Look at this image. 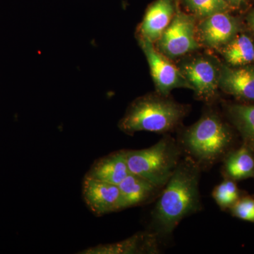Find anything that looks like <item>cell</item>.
<instances>
[{"instance_id": "6da1fadb", "label": "cell", "mask_w": 254, "mask_h": 254, "mask_svg": "<svg viewBox=\"0 0 254 254\" xmlns=\"http://www.w3.org/2000/svg\"><path fill=\"white\" fill-rule=\"evenodd\" d=\"M201 171L190 157L185 155L180 160L152 211L150 231L159 239L171 235L184 218L201 210Z\"/></svg>"}, {"instance_id": "7a4b0ae2", "label": "cell", "mask_w": 254, "mask_h": 254, "mask_svg": "<svg viewBox=\"0 0 254 254\" xmlns=\"http://www.w3.org/2000/svg\"><path fill=\"white\" fill-rule=\"evenodd\" d=\"M183 154L190 157L203 170L222 161L236 148V136L232 127L218 113L208 111L179 136Z\"/></svg>"}, {"instance_id": "3957f363", "label": "cell", "mask_w": 254, "mask_h": 254, "mask_svg": "<svg viewBox=\"0 0 254 254\" xmlns=\"http://www.w3.org/2000/svg\"><path fill=\"white\" fill-rule=\"evenodd\" d=\"M188 113L185 105L177 103L168 96L148 94L132 102L118 127L128 135L138 131L167 133L181 125Z\"/></svg>"}, {"instance_id": "277c9868", "label": "cell", "mask_w": 254, "mask_h": 254, "mask_svg": "<svg viewBox=\"0 0 254 254\" xmlns=\"http://www.w3.org/2000/svg\"><path fill=\"white\" fill-rule=\"evenodd\" d=\"M125 153L130 173L160 189L168 183L183 155L178 141L166 133L149 148L125 150Z\"/></svg>"}, {"instance_id": "5b68a950", "label": "cell", "mask_w": 254, "mask_h": 254, "mask_svg": "<svg viewBox=\"0 0 254 254\" xmlns=\"http://www.w3.org/2000/svg\"><path fill=\"white\" fill-rule=\"evenodd\" d=\"M157 50L168 58H176L198 49L196 23L193 15L178 8L168 27L156 42Z\"/></svg>"}, {"instance_id": "8992f818", "label": "cell", "mask_w": 254, "mask_h": 254, "mask_svg": "<svg viewBox=\"0 0 254 254\" xmlns=\"http://www.w3.org/2000/svg\"><path fill=\"white\" fill-rule=\"evenodd\" d=\"M138 41L148 60L152 77L159 94L168 96L175 88L192 89L181 70L160 53L153 43L143 39H138Z\"/></svg>"}, {"instance_id": "52a82bcc", "label": "cell", "mask_w": 254, "mask_h": 254, "mask_svg": "<svg viewBox=\"0 0 254 254\" xmlns=\"http://www.w3.org/2000/svg\"><path fill=\"white\" fill-rule=\"evenodd\" d=\"M180 69L198 99L205 102L215 99L219 88L220 66L208 58L198 57L182 64Z\"/></svg>"}, {"instance_id": "ba28073f", "label": "cell", "mask_w": 254, "mask_h": 254, "mask_svg": "<svg viewBox=\"0 0 254 254\" xmlns=\"http://www.w3.org/2000/svg\"><path fill=\"white\" fill-rule=\"evenodd\" d=\"M240 29L239 20L230 12L218 13L203 18L196 26L197 39L207 48L219 50L230 43Z\"/></svg>"}, {"instance_id": "9c48e42d", "label": "cell", "mask_w": 254, "mask_h": 254, "mask_svg": "<svg viewBox=\"0 0 254 254\" xmlns=\"http://www.w3.org/2000/svg\"><path fill=\"white\" fill-rule=\"evenodd\" d=\"M219 88L240 101L254 104V66L220 65Z\"/></svg>"}, {"instance_id": "30bf717a", "label": "cell", "mask_w": 254, "mask_h": 254, "mask_svg": "<svg viewBox=\"0 0 254 254\" xmlns=\"http://www.w3.org/2000/svg\"><path fill=\"white\" fill-rule=\"evenodd\" d=\"M179 1L180 0H155L149 5L138 28V39L156 43L176 14Z\"/></svg>"}, {"instance_id": "8fae6325", "label": "cell", "mask_w": 254, "mask_h": 254, "mask_svg": "<svg viewBox=\"0 0 254 254\" xmlns=\"http://www.w3.org/2000/svg\"><path fill=\"white\" fill-rule=\"evenodd\" d=\"M83 197L87 206L97 216L119 211L120 193L118 185L85 177Z\"/></svg>"}, {"instance_id": "7c38bea8", "label": "cell", "mask_w": 254, "mask_h": 254, "mask_svg": "<svg viewBox=\"0 0 254 254\" xmlns=\"http://www.w3.org/2000/svg\"><path fill=\"white\" fill-rule=\"evenodd\" d=\"M159 253V238L151 231L135 234L116 243L91 247L83 254H155Z\"/></svg>"}, {"instance_id": "4fadbf2b", "label": "cell", "mask_w": 254, "mask_h": 254, "mask_svg": "<svg viewBox=\"0 0 254 254\" xmlns=\"http://www.w3.org/2000/svg\"><path fill=\"white\" fill-rule=\"evenodd\" d=\"M118 187L120 193L119 211L152 201L159 197L163 190L143 177L132 173Z\"/></svg>"}, {"instance_id": "5bb4252c", "label": "cell", "mask_w": 254, "mask_h": 254, "mask_svg": "<svg viewBox=\"0 0 254 254\" xmlns=\"http://www.w3.org/2000/svg\"><path fill=\"white\" fill-rule=\"evenodd\" d=\"M130 173L125 150H121L97 160L85 177L119 185Z\"/></svg>"}, {"instance_id": "9a60e30c", "label": "cell", "mask_w": 254, "mask_h": 254, "mask_svg": "<svg viewBox=\"0 0 254 254\" xmlns=\"http://www.w3.org/2000/svg\"><path fill=\"white\" fill-rule=\"evenodd\" d=\"M222 162L224 178L237 182L254 179V153L243 143L230 150Z\"/></svg>"}, {"instance_id": "2e32d148", "label": "cell", "mask_w": 254, "mask_h": 254, "mask_svg": "<svg viewBox=\"0 0 254 254\" xmlns=\"http://www.w3.org/2000/svg\"><path fill=\"white\" fill-rule=\"evenodd\" d=\"M225 112L242 143L254 153V104L229 103L225 105Z\"/></svg>"}, {"instance_id": "e0dca14e", "label": "cell", "mask_w": 254, "mask_h": 254, "mask_svg": "<svg viewBox=\"0 0 254 254\" xmlns=\"http://www.w3.org/2000/svg\"><path fill=\"white\" fill-rule=\"evenodd\" d=\"M219 51L229 66L238 67L254 63V41L244 33H238Z\"/></svg>"}, {"instance_id": "ac0fdd59", "label": "cell", "mask_w": 254, "mask_h": 254, "mask_svg": "<svg viewBox=\"0 0 254 254\" xmlns=\"http://www.w3.org/2000/svg\"><path fill=\"white\" fill-rule=\"evenodd\" d=\"M245 192L242 191L237 185V182L228 178L214 188L212 196L215 203L222 210H229L240 199Z\"/></svg>"}, {"instance_id": "d6986e66", "label": "cell", "mask_w": 254, "mask_h": 254, "mask_svg": "<svg viewBox=\"0 0 254 254\" xmlns=\"http://www.w3.org/2000/svg\"><path fill=\"white\" fill-rule=\"evenodd\" d=\"M195 18H203L222 12H230L233 9L223 0H182Z\"/></svg>"}, {"instance_id": "ffe728a7", "label": "cell", "mask_w": 254, "mask_h": 254, "mask_svg": "<svg viewBox=\"0 0 254 254\" xmlns=\"http://www.w3.org/2000/svg\"><path fill=\"white\" fill-rule=\"evenodd\" d=\"M229 211L235 218L254 223V197L245 193Z\"/></svg>"}, {"instance_id": "44dd1931", "label": "cell", "mask_w": 254, "mask_h": 254, "mask_svg": "<svg viewBox=\"0 0 254 254\" xmlns=\"http://www.w3.org/2000/svg\"><path fill=\"white\" fill-rule=\"evenodd\" d=\"M223 1L230 5L234 10L243 7L247 2V0H223Z\"/></svg>"}, {"instance_id": "7402d4cb", "label": "cell", "mask_w": 254, "mask_h": 254, "mask_svg": "<svg viewBox=\"0 0 254 254\" xmlns=\"http://www.w3.org/2000/svg\"><path fill=\"white\" fill-rule=\"evenodd\" d=\"M247 21L254 36V9L250 11V12L247 15Z\"/></svg>"}]
</instances>
